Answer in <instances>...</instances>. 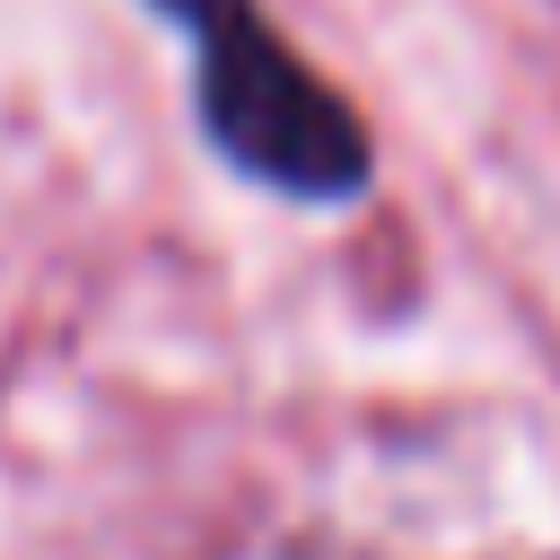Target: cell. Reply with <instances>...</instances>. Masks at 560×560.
I'll return each mask as SVG.
<instances>
[{"mask_svg":"<svg viewBox=\"0 0 560 560\" xmlns=\"http://www.w3.org/2000/svg\"><path fill=\"white\" fill-rule=\"evenodd\" d=\"M158 9L192 35L201 122L245 175H262L298 201H350L368 184L359 114L262 26L254 0H158Z\"/></svg>","mask_w":560,"mask_h":560,"instance_id":"1","label":"cell"}]
</instances>
